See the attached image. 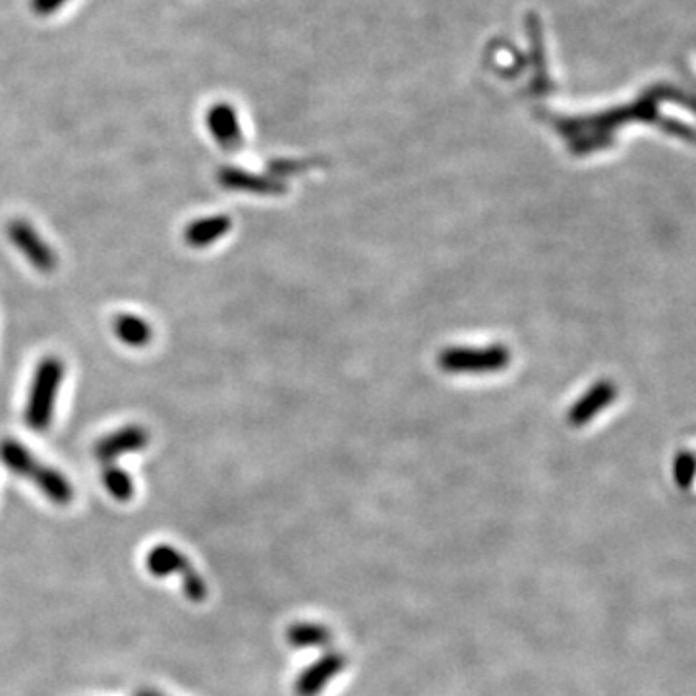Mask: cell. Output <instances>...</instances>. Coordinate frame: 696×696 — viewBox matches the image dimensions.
<instances>
[{
    "label": "cell",
    "mask_w": 696,
    "mask_h": 696,
    "mask_svg": "<svg viewBox=\"0 0 696 696\" xmlns=\"http://www.w3.org/2000/svg\"><path fill=\"white\" fill-rule=\"evenodd\" d=\"M176 575L182 578V586H184V594H186L188 599L200 604L208 598V584L203 581L202 575L194 569V565L188 562V557L180 562Z\"/></svg>",
    "instance_id": "13"
},
{
    "label": "cell",
    "mask_w": 696,
    "mask_h": 696,
    "mask_svg": "<svg viewBox=\"0 0 696 696\" xmlns=\"http://www.w3.org/2000/svg\"><path fill=\"white\" fill-rule=\"evenodd\" d=\"M219 184L226 190H236V192H250V194H283L286 188L278 180L262 174L248 173L239 167H223L218 173Z\"/></svg>",
    "instance_id": "6"
},
{
    "label": "cell",
    "mask_w": 696,
    "mask_h": 696,
    "mask_svg": "<svg viewBox=\"0 0 696 696\" xmlns=\"http://www.w3.org/2000/svg\"><path fill=\"white\" fill-rule=\"evenodd\" d=\"M114 335L128 346H134V349H142L148 346L153 339V330H151L150 323L145 322L143 317L132 314H120L114 317L113 322Z\"/></svg>",
    "instance_id": "9"
},
{
    "label": "cell",
    "mask_w": 696,
    "mask_h": 696,
    "mask_svg": "<svg viewBox=\"0 0 696 696\" xmlns=\"http://www.w3.org/2000/svg\"><path fill=\"white\" fill-rule=\"evenodd\" d=\"M148 443H150V432L145 427L124 426L113 432V434L101 437L95 443L93 453H95V457L101 463L111 464L117 458L122 457V455H128V453H140V451L148 447Z\"/></svg>",
    "instance_id": "5"
},
{
    "label": "cell",
    "mask_w": 696,
    "mask_h": 696,
    "mask_svg": "<svg viewBox=\"0 0 696 696\" xmlns=\"http://www.w3.org/2000/svg\"><path fill=\"white\" fill-rule=\"evenodd\" d=\"M510 360V351L502 345L486 349L457 346L442 352L440 366L450 374H495L507 367Z\"/></svg>",
    "instance_id": "3"
},
{
    "label": "cell",
    "mask_w": 696,
    "mask_h": 696,
    "mask_svg": "<svg viewBox=\"0 0 696 696\" xmlns=\"http://www.w3.org/2000/svg\"><path fill=\"white\" fill-rule=\"evenodd\" d=\"M0 461L4 463L8 471L33 482L39 487V492L54 505H68L74 500V487L68 482L67 476L51 466L39 463L23 443L16 442L12 437H4L0 442Z\"/></svg>",
    "instance_id": "1"
},
{
    "label": "cell",
    "mask_w": 696,
    "mask_h": 696,
    "mask_svg": "<svg viewBox=\"0 0 696 696\" xmlns=\"http://www.w3.org/2000/svg\"><path fill=\"white\" fill-rule=\"evenodd\" d=\"M7 234L16 250L22 252L23 258L36 268L39 273H53L59 265L53 248L39 236L36 226L23 219H14L7 226Z\"/></svg>",
    "instance_id": "4"
},
{
    "label": "cell",
    "mask_w": 696,
    "mask_h": 696,
    "mask_svg": "<svg viewBox=\"0 0 696 696\" xmlns=\"http://www.w3.org/2000/svg\"><path fill=\"white\" fill-rule=\"evenodd\" d=\"M134 696H165V695H163V693H159V690L142 689V690H135Z\"/></svg>",
    "instance_id": "16"
},
{
    "label": "cell",
    "mask_w": 696,
    "mask_h": 696,
    "mask_svg": "<svg viewBox=\"0 0 696 696\" xmlns=\"http://www.w3.org/2000/svg\"><path fill=\"white\" fill-rule=\"evenodd\" d=\"M67 2L68 0H31V10L38 16H49Z\"/></svg>",
    "instance_id": "15"
},
{
    "label": "cell",
    "mask_w": 696,
    "mask_h": 696,
    "mask_svg": "<svg viewBox=\"0 0 696 696\" xmlns=\"http://www.w3.org/2000/svg\"><path fill=\"white\" fill-rule=\"evenodd\" d=\"M232 221L229 215H211V218L192 221L184 229V240L188 246L208 248L213 242L223 239L231 231Z\"/></svg>",
    "instance_id": "8"
},
{
    "label": "cell",
    "mask_w": 696,
    "mask_h": 696,
    "mask_svg": "<svg viewBox=\"0 0 696 696\" xmlns=\"http://www.w3.org/2000/svg\"><path fill=\"white\" fill-rule=\"evenodd\" d=\"M103 486L120 503H127L134 497V482L127 471H122L114 464H105L103 471Z\"/></svg>",
    "instance_id": "12"
},
{
    "label": "cell",
    "mask_w": 696,
    "mask_h": 696,
    "mask_svg": "<svg viewBox=\"0 0 696 696\" xmlns=\"http://www.w3.org/2000/svg\"><path fill=\"white\" fill-rule=\"evenodd\" d=\"M528 30H531L532 53H534V64H536V82L534 88L542 90V93L547 90V74L546 62H544V43H542V31H539V22L536 16H528Z\"/></svg>",
    "instance_id": "14"
},
{
    "label": "cell",
    "mask_w": 696,
    "mask_h": 696,
    "mask_svg": "<svg viewBox=\"0 0 696 696\" xmlns=\"http://www.w3.org/2000/svg\"><path fill=\"white\" fill-rule=\"evenodd\" d=\"M64 380V362L59 356H46L39 362L26 405V424L36 432H46L53 422L54 403Z\"/></svg>",
    "instance_id": "2"
},
{
    "label": "cell",
    "mask_w": 696,
    "mask_h": 696,
    "mask_svg": "<svg viewBox=\"0 0 696 696\" xmlns=\"http://www.w3.org/2000/svg\"><path fill=\"white\" fill-rule=\"evenodd\" d=\"M182 559H184V555L180 554L176 547L161 544V546L151 547L150 552H148L145 567H148L153 577H171V575H176Z\"/></svg>",
    "instance_id": "11"
},
{
    "label": "cell",
    "mask_w": 696,
    "mask_h": 696,
    "mask_svg": "<svg viewBox=\"0 0 696 696\" xmlns=\"http://www.w3.org/2000/svg\"><path fill=\"white\" fill-rule=\"evenodd\" d=\"M612 397H614L612 385L609 383H599L586 397L581 399L575 408L569 412L571 424L581 426L584 422H588L599 408H604L612 401Z\"/></svg>",
    "instance_id": "10"
},
{
    "label": "cell",
    "mask_w": 696,
    "mask_h": 696,
    "mask_svg": "<svg viewBox=\"0 0 696 696\" xmlns=\"http://www.w3.org/2000/svg\"><path fill=\"white\" fill-rule=\"evenodd\" d=\"M208 128L215 142L226 151H236L242 145V130L234 107L218 103L208 113Z\"/></svg>",
    "instance_id": "7"
}]
</instances>
